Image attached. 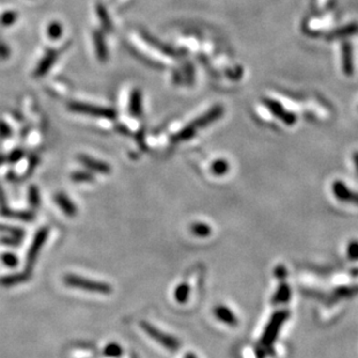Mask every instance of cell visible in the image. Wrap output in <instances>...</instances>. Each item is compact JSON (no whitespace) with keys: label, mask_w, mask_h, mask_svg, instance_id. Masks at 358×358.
Returning <instances> with one entry per match:
<instances>
[{"label":"cell","mask_w":358,"mask_h":358,"mask_svg":"<svg viewBox=\"0 0 358 358\" xmlns=\"http://www.w3.org/2000/svg\"><path fill=\"white\" fill-rule=\"evenodd\" d=\"M333 194L337 200L343 203H350L354 204V205H358V193L348 188L343 181L336 180L333 183Z\"/></svg>","instance_id":"cell-5"},{"label":"cell","mask_w":358,"mask_h":358,"mask_svg":"<svg viewBox=\"0 0 358 358\" xmlns=\"http://www.w3.org/2000/svg\"><path fill=\"white\" fill-rule=\"evenodd\" d=\"M70 108H72L75 111L94 115V116H103V117H109V118L115 116V112L109 110V109L94 107V106L85 105V103H71Z\"/></svg>","instance_id":"cell-6"},{"label":"cell","mask_w":358,"mask_h":358,"mask_svg":"<svg viewBox=\"0 0 358 358\" xmlns=\"http://www.w3.org/2000/svg\"><path fill=\"white\" fill-rule=\"evenodd\" d=\"M55 202L61 208L62 211L66 216H69V217H75L77 212H78L75 203L63 193H57L55 195Z\"/></svg>","instance_id":"cell-9"},{"label":"cell","mask_w":358,"mask_h":358,"mask_svg":"<svg viewBox=\"0 0 358 358\" xmlns=\"http://www.w3.org/2000/svg\"><path fill=\"white\" fill-rule=\"evenodd\" d=\"M229 171V165L225 160H217L212 164V171L216 175H224Z\"/></svg>","instance_id":"cell-19"},{"label":"cell","mask_w":358,"mask_h":358,"mask_svg":"<svg viewBox=\"0 0 358 358\" xmlns=\"http://www.w3.org/2000/svg\"><path fill=\"white\" fill-rule=\"evenodd\" d=\"M185 358H198L197 356H196V355H195V354H191V353H188L187 355H186V356H185Z\"/></svg>","instance_id":"cell-28"},{"label":"cell","mask_w":358,"mask_h":358,"mask_svg":"<svg viewBox=\"0 0 358 358\" xmlns=\"http://www.w3.org/2000/svg\"><path fill=\"white\" fill-rule=\"evenodd\" d=\"M290 298H291V290H290V286L286 282H282L280 285L278 286L276 294L274 296L273 303L274 304L286 303V301H289Z\"/></svg>","instance_id":"cell-12"},{"label":"cell","mask_w":358,"mask_h":358,"mask_svg":"<svg viewBox=\"0 0 358 358\" xmlns=\"http://www.w3.org/2000/svg\"><path fill=\"white\" fill-rule=\"evenodd\" d=\"M275 274H276V276L280 278V280H285L286 269L284 268L283 265H278V267L276 268V270H275Z\"/></svg>","instance_id":"cell-24"},{"label":"cell","mask_w":358,"mask_h":358,"mask_svg":"<svg viewBox=\"0 0 358 358\" xmlns=\"http://www.w3.org/2000/svg\"><path fill=\"white\" fill-rule=\"evenodd\" d=\"M1 261L6 267L8 268H16L19 263V260H17V256L14 255L13 253H4L1 255Z\"/></svg>","instance_id":"cell-18"},{"label":"cell","mask_w":358,"mask_h":358,"mask_svg":"<svg viewBox=\"0 0 358 358\" xmlns=\"http://www.w3.org/2000/svg\"><path fill=\"white\" fill-rule=\"evenodd\" d=\"M2 216L8 218H16V219L31 221L34 218V214L31 211H21V210H11V209H1L0 212Z\"/></svg>","instance_id":"cell-11"},{"label":"cell","mask_w":358,"mask_h":358,"mask_svg":"<svg viewBox=\"0 0 358 358\" xmlns=\"http://www.w3.org/2000/svg\"><path fill=\"white\" fill-rule=\"evenodd\" d=\"M48 235H49L48 227H41V229L36 232V234H35L27 254V271L31 270L32 265L36 261L38 254H40L41 249H42V246L47 242Z\"/></svg>","instance_id":"cell-4"},{"label":"cell","mask_w":358,"mask_h":358,"mask_svg":"<svg viewBox=\"0 0 358 358\" xmlns=\"http://www.w3.org/2000/svg\"><path fill=\"white\" fill-rule=\"evenodd\" d=\"M190 231L194 235L201 238H205L211 234V227L205 223H194L190 226Z\"/></svg>","instance_id":"cell-14"},{"label":"cell","mask_w":358,"mask_h":358,"mask_svg":"<svg viewBox=\"0 0 358 358\" xmlns=\"http://www.w3.org/2000/svg\"><path fill=\"white\" fill-rule=\"evenodd\" d=\"M28 200L32 208H35V209L38 208V205H40L41 197H40V191H38V188L36 187V186H31V187L29 188Z\"/></svg>","instance_id":"cell-17"},{"label":"cell","mask_w":358,"mask_h":358,"mask_svg":"<svg viewBox=\"0 0 358 358\" xmlns=\"http://www.w3.org/2000/svg\"><path fill=\"white\" fill-rule=\"evenodd\" d=\"M139 100H140V99H139V95H137V96L135 95L134 99H132V105H131L132 111L137 112V114L139 112V109H140V106H139L140 101H139Z\"/></svg>","instance_id":"cell-25"},{"label":"cell","mask_w":358,"mask_h":358,"mask_svg":"<svg viewBox=\"0 0 358 358\" xmlns=\"http://www.w3.org/2000/svg\"><path fill=\"white\" fill-rule=\"evenodd\" d=\"M347 255L353 261H358V241L353 240L348 244Z\"/></svg>","instance_id":"cell-21"},{"label":"cell","mask_w":358,"mask_h":358,"mask_svg":"<svg viewBox=\"0 0 358 358\" xmlns=\"http://www.w3.org/2000/svg\"><path fill=\"white\" fill-rule=\"evenodd\" d=\"M0 232L6 233L7 235H12V236H16V238L22 239L23 235H25V231L22 229H19V227H13V226H6V225H1L0 224Z\"/></svg>","instance_id":"cell-16"},{"label":"cell","mask_w":358,"mask_h":358,"mask_svg":"<svg viewBox=\"0 0 358 358\" xmlns=\"http://www.w3.org/2000/svg\"><path fill=\"white\" fill-rule=\"evenodd\" d=\"M140 327L143 328V330L147 334V335H149L150 337H152L155 341L158 342L159 344H161L162 347L167 348L170 351H176L177 349L180 348L179 340L175 339V337H173L171 335H168V334L162 333L161 330H159L158 328L152 326V325L149 324V322L141 321Z\"/></svg>","instance_id":"cell-2"},{"label":"cell","mask_w":358,"mask_h":358,"mask_svg":"<svg viewBox=\"0 0 358 358\" xmlns=\"http://www.w3.org/2000/svg\"><path fill=\"white\" fill-rule=\"evenodd\" d=\"M78 159L82 165L86 166L87 168H90V170H92L93 171H97V173H102V174H107L110 171V166L103 161L96 160V159L91 158V156H85V155H80L78 156Z\"/></svg>","instance_id":"cell-8"},{"label":"cell","mask_w":358,"mask_h":358,"mask_svg":"<svg viewBox=\"0 0 358 358\" xmlns=\"http://www.w3.org/2000/svg\"><path fill=\"white\" fill-rule=\"evenodd\" d=\"M189 295H190V288L187 283H181L176 286L175 291H174V297L175 300L180 304H185L188 300Z\"/></svg>","instance_id":"cell-13"},{"label":"cell","mask_w":358,"mask_h":358,"mask_svg":"<svg viewBox=\"0 0 358 358\" xmlns=\"http://www.w3.org/2000/svg\"><path fill=\"white\" fill-rule=\"evenodd\" d=\"M61 32H62V27L58 25V23H52L49 28V34L50 36L57 38L61 36Z\"/></svg>","instance_id":"cell-22"},{"label":"cell","mask_w":358,"mask_h":358,"mask_svg":"<svg viewBox=\"0 0 358 358\" xmlns=\"http://www.w3.org/2000/svg\"><path fill=\"white\" fill-rule=\"evenodd\" d=\"M64 283L69 288L84 290V291L94 292V294H102L108 295L112 291L110 284L105 282H99V280H88V278L80 277L78 275L67 274L64 276Z\"/></svg>","instance_id":"cell-1"},{"label":"cell","mask_w":358,"mask_h":358,"mask_svg":"<svg viewBox=\"0 0 358 358\" xmlns=\"http://www.w3.org/2000/svg\"><path fill=\"white\" fill-rule=\"evenodd\" d=\"M289 316L288 311H282V312H277L271 316L270 321L265 327V333H263L261 342L265 347H269L271 345L278 335V331H280V327H282L283 322L286 320V318Z\"/></svg>","instance_id":"cell-3"},{"label":"cell","mask_w":358,"mask_h":358,"mask_svg":"<svg viewBox=\"0 0 358 358\" xmlns=\"http://www.w3.org/2000/svg\"><path fill=\"white\" fill-rule=\"evenodd\" d=\"M0 241L6 245H17V244H20L21 239L16 238V236H12V235H7V236H4V238H1V240Z\"/></svg>","instance_id":"cell-23"},{"label":"cell","mask_w":358,"mask_h":358,"mask_svg":"<svg viewBox=\"0 0 358 358\" xmlns=\"http://www.w3.org/2000/svg\"><path fill=\"white\" fill-rule=\"evenodd\" d=\"M28 280H29V273L28 271H23V273L12 274V275H7V276L0 277V285L5 286V288H10V286L17 285V284H21Z\"/></svg>","instance_id":"cell-10"},{"label":"cell","mask_w":358,"mask_h":358,"mask_svg":"<svg viewBox=\"0 0 358 358\" xmlns=\"http://www.w3.org/2000/svg\"><path fill=\"white\" fill-rule=\"evenodd\" d=\"M122 347L117 343H109L108 345H106V348L103 349V355L106 357H110V358H117L120 356H122Z\"/></svg>","instance_id":"cell-15"},{"label":"cell","mask_w":358,"mask_h":358,"mask_svg":"<svg viewBox=\"0 0 358 358\" xmlns=\"http://www.w3.org/2000/svg\"><path fill=\"white\" fill-rule=\"evenodd\" d=\"M21 156H22V152H21V151H16V152H13L11 155L10 160L13 161V162H16L17 160H20V159H21Z\"/></svg>","instance_id":"cell-26"},{"label":"cell","mask_w":358,"mask_h":358,"mask_svg":"<svg viewBox=\"0 0 358 358\" xmlns=\"http://www.w3.org/2000/svg\"><path fill=\"white\" fill-rule=\"evenodd\" d=\"M71 179L76 182H90L93 181V175L90 173H86V171H75L71 175Z\"/></svg>","instance_id":"cell-20"},{"label":"cell","mask_w":358,"mask_h":358,"mask_svg":"<svg viewBox=\"0 0 358 358\" xmlns=\"http://www.w3.org/2000/svg\"><path fill=\"white\" fill-rule=\"evenodd\" d=\"M214 313L218 320L221 321L225 325H227V326L235 327L236 325H238V318H236L234 313H233L229 307L224 306V305H218V306H216Z\"/></svg>","instance_id":"cell-7"},{"label":"cell","mask_w":358,"mask_h":358,"mask_svg":"<svg viewBox=\"0 0 358 358\" xmlns=\"http://www.w3.org/2000/svg\"><path fill=\"white\" fill-rule=\"evenodd\" d=\"M354 161H355V166H356V171L358 173V152H355L354 155Z\"/></svg>","instance_id":"cell-27"}]
</instances>
